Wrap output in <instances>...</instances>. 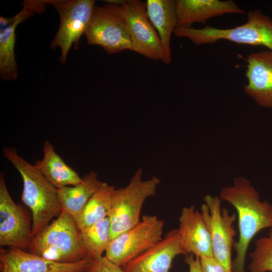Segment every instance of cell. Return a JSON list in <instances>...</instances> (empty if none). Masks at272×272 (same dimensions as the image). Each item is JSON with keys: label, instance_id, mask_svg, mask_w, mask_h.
Wrapping results in <instances>:
<instances>
[{"label": "cell", "instance_id": "obj_24", "mask_svg": "<svg viewBox=\"0 0 272 272\" xmlns=\"http://www.w3.org/2000/svg\"><path fill=\"white\" fill-rule=\"evenodd\" d=\"M87 272H124L121 267L109 260L105 256L91 259Z\"/></svg>", "mask_w": 272, "mask_h": 272}, {"label": "cell", "instance_id": "obj_23", "mask_svg": "<svg viewBox=\"0 0 272 272\" xmlns=\"http://www.w3.org/2000/svg\"><path fill=\"white\" fill-rule=\"evenodd\" d=\"M250 257L248 268L250 272H272V237L257 239Z\"/></svg>", "mask_w": 272, "mask_h": 272}, {"label": "cell", "instance_id": "obj_9", "mask_svg": "<svg viewBox=\"0 0 272 272\" xmlns=\"http://www.w3.org/2000/svg\"><path fill=\"white\" fill-rule=\"evenodd\" d=\"M95 1L94 0H48L60 18L58 30L50 44L51 49L59 47L60 63H65L72 46L78 49L81 37L88 25Z\"/></svg>", "mask_w": 272, "mask_h": 272}, {"label": "cell", "instance_id": "obj_21", "mask_svg": "<svg viewBox=\"0 0 272 272\" xmlns=\"http://www.w3.org/2000/svg\"><path fill=\"white\" fill-rule=\"evenodd\" d=\"M115 188L102 182L75 220L80 231L108 217Z\"/></svg>", "mask_w": 272, "mask_h": 272}, {"label": "cell", "instance_id": "obj_8", "mask_svg": "<svg viewBox=\"0 0 272 272\" xmlns=\"http://www.w3.org/2000/svg\"><path fill=\"white\" fill-rule=\"evenodd\" d=\"M203 200L200 213L210 233L213 257L226 272H232V250L235 243L234 223L236 215L221 207L219 196L207 194Z\"/></svg>", "mask_w": 272, "mask_h": 272}, {"label": "cell", "instance_id": "obj_1", "mask_svg": "<svg viewBox=\"0 0 272 272\" xmlns=\"http://www.w3.org/2000/svg\"><path fill=\"white\" fill-rule=\"evenodd\" d=\"M219 196L236 211L239 236L233 247L236 255L232 272H245L246 256L252 239L259 231L271 226L272 205L261 201L250 181L242 176L236 177L232 185L223 187Z\"/></svg>", "mask_w": 272, "mask_h": 272}, {"label": "cell", "instance_id": "obj_17", "mask_svg": "<svg viewBox=\"0 0 272 272\" xmlns=\"http://www.w3.org/2000/svg\"><path fill=\"white\" fill-rule=\"evenodd\" d=\"M176 27H191L195 23L227 14H244L233 1L176 0Z\"/></svg>", "mask_w": 272, "mask_h": 272}, {"label": "cell", "instance_id": "obj_4", "mask_svg": "<svg viewBox=\"0 0 272 272\" xmlns=\"http://www.w3.org/2000/svg\"><path fill=\"white\" fill-rule=\"evenodd\" d=\"M173 33L177 37L188 39L196 45L226 40L238 44L261 45L272 50V20L258 9L248 13L246 23L233 28L176 27Z\"/></svg>", "mask_w": 272, "mask_h": 272}, {"label": "cell", "instance_id": "obj_10", "mask_svg": "<svg viewBox=\"0 0 272 272\" xmlns=\"http://www.w3.org/2000/svg\"><path fill=\"white\" fill-rule=\"evenodd\" d=\"M26 210L16 203L8 190L3 173L0 175V246L29 248L33 238Z\"/></svg>", "mask_w": 272, "mask_h": 272}, {"label": "cell", "instance_id": "obj_18", "mask_svg": "<svg viewBox=\"0 0 272 272\" xmlns=\"http://www.w3.org/2000/svg\"><path fill=\"white\" fill-rule=\"evenodd\" d=\"M148 18L157 32L163 49L162 61L169 64L171 60L170 39L177 27L176 2L174 0H147Z\"/></svg>", "mask_w": 272, "mask_h": 272}, {"label": "cell", "instance_id": "obj_12", "mask_svg": "<svg viewBox=\"0 0 272 272\" xmlns=\"http://www.w3.org/2000/svg\"><path fill=\"white\" fill-rule=\"evenodd\" d=\"M48 5L47 0H27L22 10L10 18L0 17V76L5 81L15 80L18 75L15 59L16 30L19 24L35 13H41Z\"/></svg>", "mask_w": 272, "mask_h": 272}, {"label": "cell", "instance_id": "obj_5", "mask_svg": "<svg viewBox=\"0 0 272 272\" xmlns=\"http://www.w3.org/2000/svg\"><path fill=\"white\" fill-rule=\"evenodd\" d=\"M143 171L138 169L128 185L115 189L108 215L110 240L133 227L140 221V214L146 200L156 194L160 180L153 176L142 179Z\"/></svg>", "mask_w": 272, "mask_h": 272}, {"label": "cell", "instance_id": "obj_6", "mask_svg": "<svg viewBox=\"0 0 272 272\" xmlns=\"http://www.w3.org/2000/svg\"><path fill=\"white\" fill-rule=\"evenodd\" d=\"M84 35L88 44L99 45L109 54L132 51L126 21L120 6H95Z\"/></svg>", "mask_w": 272, "mask_h": 272}, {"label": "cell", "instance_id": "obj_16", "mask_svg": "<svg viewBox=\"0 0 272 272\" xmlns=\"http://www.w3.org/2000/svg\"><path fill=\"white\" fill-rule=\"evenodd\" d=\"M178 221L179 236L186 255L199 258L213 257L210 233L200 212L192 205L184 207Z\"/></svg>", "mask_w": 272, "mask_h": 272}, {"label": "cell", "instance_id": "obj_27", "mask_svg": "<svg viewBox=\"0 0 272 272\" xmlns=\"http://www.w3.org/2000/svg\"><path fill=\"white\" fill-rule=\"evenodd\" d=\"M268 235L272 237V224H271V227L269 228V232Z\"/></svg>", "mask_w": 272, "mask_h": 272}, {"label": "cell", "instance_id": "obj_13", "mask_svg": "<svg viewBox=\"0 0 272 272\" xmlns=\"http://www.w3.org/2000/svg\"><path fill=\"white\" fill-rule=\"evenodd\" d=\"M91 260L60 263L17 247L0 251L1 272H87Z\"/></svg>", "mask_w": 272, "mask_h": 272}, {"label": "cell", "instance_id": "obj_7", "mask_svg": "<svg viewBox=\"0 0 272 272\" xmlns=\"http://www.w3.org/2000/svg\"><path fill=\"white\" fill-rule=\"evenodd\" d=\"M164 227V220L157 216H143L136 225L110 241L105 256L116 265L125 266L162 239Z\"/></svg>", "mask_w": 272, "mask_h": 272}, {"label": "cell", "instance_id": "obj_25", "mask_svg": "<svg viewBox=\"0 0 272 272\" xmlns=\"http://www.w3.org/2000/svg\"><path fill=\"white\" fill-rule=\"evenodd\" d=\"M202 272H226L222 265L214 257L200 258Z\"/></svg>", "mask_w": 272, "mask_h": 272}, {"label": "cell", "instance_id": "obj_2", "mask_svg": "<svg viewBox=\"0 0 272 272\" xmlns=\"http://www.w3.org/2000/svg\"><path fill=\"white\" fill-rule=\"evenodd\" d=\"M3 156L20 174L23 181L21 199L31 210L33 237L49 225L62 212L57 189L32 164L21 157L14 148H5Z\"/></svg>", "mask_w": 272, "mask_h": 272}, {"label": "cell", "instance_id": "obj_14", "mask_svg": "<svg viewBox=\"0 0 272 272\" xmlns=\"http://www.w3.org/2000/svg\"><path fill=\"white\" fill-rule=\"evenodd\" d=\"M186 253L177 229L167 232L164 237L134 258L123 267L124 272H169L174 258Z\"/></svg>", "mask_w": 272, "mask_h": 272}, {"label": "cell", "instance_id": "obj_19", "mask_svg": "<svg viewBox=\"0 0 272 272\" xmlns=\"http://www.w3.org/2000/svg\"><path fill=\"white\" fill-rule=\"evenodd\" d=\"M43 158L33 164L45 179L56 189L75 185L82 181L77 172L67 165L48 140L43 146Z\"/></svg>", "mask_w": 272, "mask_h": 272}, {"label": "cell", "instance_id": "obj_20", "mask_svg": "<svg viewBox=\"0 0 272 272\" xmlns=\"http://www.w3.org/2000/svg\"><path fill=\"white\" fill-rule=\"evenodd\" d=\"M102 182L96 172L90 171L79 184L57 189L62 211L67 212L76 220Z\"/></svg>", "mask_w": 272, "mask_h": 272}, {"label": "cell", "instance_id": "obj_3", "mask_svg": "<svg viewBox=\"0 0 272 272\" xmlns=\"http://www.w3.org/2000/svg\"><path fill=\"white\" fill-rule=\"evenodd\" d=\"M75 219L62 211L57 218L34 236L29 252L60 263L88 259Z\"/></svg>", "mask_w": 272, "mask_h": 272}, {"label": "cell", "instance_id": "obj_11", "mask_svg": "<svg viewBox=\"0 0 272 272\" xmlns=\"http://www.w3.org/2000/svg\"><path fill=\"white\" fill-rule=\"evenodd\" d=\"M120 6L126 21L132 51L150 59L162 60L161 42L148 18L146 3L127 0Z\"/></svg>", "mask_w": 272, "mask_h": 272}, {"label": "cell", "instance_id": "obj_15", "mask_svg": "<svg viewBox=\"0 0 272 272\" xmlns=\"http://www.w3.org/2000/svg\"><path fill=\"white\" fill-rule=\"evenodd\" d=\"M246 61L245 92L258 105L272 110V50L251 53Z\"/></svg>", "mask_w": 272, "mask_h": 272}, {"label": "cell", "instance_id": "obj_26", "mask_svg": "<svg viewBox=\"0 0 272 272\" xmlns=\"http://www.w3.org/2000/svg\"><path fill=\"white\" fill-rule=\"evenodd\" d=\"M185 262L188 265L189 272H202L200 258L192 254L185 255Z\"/></svg>", "mask_w": 272, "mask_h": 272}, {"label": "cell", "instance_id": "obj_22", "mask_svg": "<svg viewBox=\"0 0 272 272\" xmlns=\"http://www.w3.org/2000/svg\"><path fill=\"white\" fill-rule=\"evenodd\" d=\"M80 238L88 259H96L103 256L110 241L109 217L80 231Z\"/></svg>", "mask_w": 272, "mask_h": 272}]
</instances>
